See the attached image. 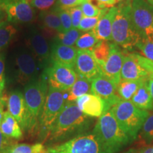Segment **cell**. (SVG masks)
Returning a JSON list of instances; mask_svg holds the SVG:
<instances>
[{"label":"cell","mask_w":153,"mask_h":153,"mask_svg":"<svg viewBox=\"0 0 153 153\" xmlns=\"http://www.w3.org/2000/svg\"><path fill=\"white\" fill-rule=\"evenodd\" d=\"M99 41L92 30H91L80 36V37L76 42L75 48L80 51H92L94 48L99 43Z\"/></svg>","instance_id":"30"},{"label":"cell","mask_w":153,"mask_h":153,"mask_svg":"<svg viewBox=\"0 0 153 153\" xmlns=\"http://www.w3.org/2000/svg\"><path fill=\"white\" fill-rule=\"evenodd\" d=\"M6 16H7V14H6L5 11L1 9H0V23L4 22Z\"/></svg>","instance_id":"46"},{"label":"cell","mask_w":153,"mask_h":153,"mask_svg":"<svg viewBox=\"0 0 153 153\" xmlns=\"http://www.w3.org/2000/svg\"><path fill=\"white\" fill-rule=\"evenodd\" d=\"M148 87H149V90H150V92L151 94V97H152V99L153 101V75H150L149 76Z\"/></svg>","instance_id":"43"},{"label":"cell","mask_w":153,"mask_h":153,"mask_svg":"<svg viewBox=\"0 0 153 153\" xmlns=\"http://www.w3.org/2000/svg\"><path fill=\"white\" fill-rule=\"evenodd\" d=\"M124 1V0H116V2H119V1Z\"/></svg>","instance_id":"50"},{"label":"cell","mask_w":153,"mask_h":153,"mask_svg":"<svg viewBox=\"0 0 153 153\" xmlns=\"http://www.w3.org/2000/svg\"><path fill=\"white\" fill-rule=\"evenodd\" d=\"M8 112L14 117L21 128L26 131L28 114L24 94L19 90L11 91L7 101Z\"/></svg>","instance_id":"16"},{"label":"cell","mask_w":153,"mask_h":153,"mask_svg":"<svg viewBox=\"0 0 153 153\" xmlns=\"http://www.w3.org/2000/svg\"><path fill=\"white\" fill-rule=\"evenodd\" d=\"M75 102L79 110L89 117L99 118L105 112L108 111L104 101L93 94L82 96Z\"/></svg>","instance_id":"17"},{"label":"cell","mask_w":153,"mask_h":153,"mask_svg":"<svg viewBox=\"0 0 153 153\" xmlns=\"http://www.w3.org/2000/svg\"><path fill=\"white\" fill-rule=\"evenodd\" d=\"M78 50L74 47L67 46L56 41L51 45V62L62 63L74 68Z\"/></svg>","instance_id":"19"},{"label":"cell","mask_w":153,"mask_h":153,"mask_svg":"<svg viewBox=\"0 0 153 153\" xmlns=\"http://www.w3.org/2000/svg\"><path fill=\"white\" fill-rule=\"evenodd\" d=\"M146 70L149 73V76L150 75H153V62L152 61L148 60V63H147Z\"/></svg>","instance_id":"44"},{"label":"cell","mask_w":153,"mask_h":153,"mask_svg":"<svg viewBox=\"0 0 153 153\" xmlns=\"http://www.w3.org/2000/svg\"><path fill=\"white\" fill-rule=\"evenodd\" d=\"M149 74L141 65L135 53H128L124 57L120 72V79L125 80H140L148 79Z\"/></svg>","instance_id":"18"},{"label":"cell","mask_w":153,"mask_h":153,"mask_svg":"<svg viewBox=\"0 0 153 153\" xmlns=\"http://www.w3.org/2000/svg\"><path fill=\"white\" fill-rule=\"evenodd\" d=\"M58 12L60 17L61 25H62V33L68 31L72 28V19L68 9H62V10H55Z\"/></svg>","instance_id":"35"},{"label":"cell","mask_w":153,"mask_h":153,"mask_svg":"<svg viewBox=\"0 0 153 153\" xmlns=\"http://www.w3.org/2000/svg\"><path fill=\"white\" fill-rule=\"evenodd\" d=\"M148 79L142 82L131 99V101L135 106L145 111L153 110V101L149 90Z\"/></svg>","instance_id":"21"},{"label":"cell","mask_w":153,"mask_h":153,"mask_svg":"<svg viewBox=\"0 0 153 153\" xmlns=\"http://www.w3.org/2000/svg\"><path fill=\"white\" fill-rule=\"evenodd\" d=\"M133 27L141 38L153 37V6L146 0H131Z\"/></svg>","instance_id":"8"},{"label":"cell","mask_w":153,"mask_h":153,"mask_svg":"<svg viewBox=\"0 0 153 153\" xmlns=\"http://www.w3.org/2000/svg\"><path fill=\"white\" fill-rule=\"evenodd\" d=\"M87 1H89V0H57L53 9L54 10L69 9L81 6L82 4Z\"/></svg>","instance_id":"34"},{"label":"cell","mask_w":153,"mask_h":153,"mask_svg":"<svg viewBox=\"0 0 153 153\" xmlns=\"http://www.w3.org/2000/svg\"><path fill=\"white\" fill-rule=\"evenodd\" d=\"M146 1H148V2L150 3L151 5L153 6V0H146Z\"/></svg>","instance_id":"48"},{"label":"cell","mask_w":153,"mask_h":153,"mask_svg":"<svg viewBox=\"0 0 153 153\" xmlns=\"http://www.w3.org/2000/svg\"><path fill=\"white\" fill-rule=\"evenodd\" d=\"M122 153H140V150H137L135 148H130L128 150H126Z\"/></svg>","instance_id":"47"},{"label":"cell","mask_w":153,"mask_h":153,"mask_svg":"<svg viewBox=\"0 0 153 153\" xmlns=\"http://www.w3.org/2000/svg\"><path fill=\"white\" fill-rule=\"evenodd\" d=\"M81 35V30L72 28L64 33H57L54 41H56L62 45H67V46L72 47L75 45L76 41Z\"/></svg>","instance_id":"29"},{"label":"cell","mask_w":153,"mask_h":153,"mask_svg":"<svg viewBox=\"0 0 153 153\" xmlns=\"http://www.w3.org/2000/svg\"><path fill=\"white\" fill-rule=\"evenodd\" d=\"M48 83L43 74L37 79L25 86L24 97L28 114L26 131L33 132L38 129L39 119L46 100Z\"/></svg>","instance_id":"3"},{"label":"cell","mask_w":153,"mask_h":153,"mask_svg":"<svg viewBox=\"0 0 153 153\" xmlns=\"http://www.w3.org/2000/svg\"><path fill=\"white\" fill-rule=\"evenodd\" d=\"M45 150V146L42 143H36L33 145L12 143L4 151L3 153H40Z\"/></svg>","instance_id":"28"},{"label":"cell","mask_w":153,"mask_h":153,"mask_svg":"<svg viewBox=\"0 0 153 153\" xmlns=\"http://www.w3.org/2000/svg\"><path fill=\"white\" fill-rule=\"evenodd\" d=\"M46 150L49 153H101L97 137L92 133L83 134L50 146Z\"/></svg>","instance_id":"9"},{"label":"cell","mask_w":153,"mask_h":153,"mask_svg":"<svg viewBox=\"0 0 153 153\" xmlns=\"http://www.w3.org/2000/svg\"><path fill=\"white\" fill-rule=\"evenodd\" d=\"M91 123V118L79 110L76 102L66 103L53 124L47 140L53 143L67 141L87 133Z\"/></svg>","instance_id":"1"},{"label":"cell","mask_w":153,"mask_h":153,"mask_svg":"<svg viewBox=\"0 0 153 153\" xmlns=\"http://www.w3.org/2000/svg\"><path fill=\"white\" fill-rule=\"evenodd\" d=\"M108 8H105L102 9L101 11V14L100 16H97V17H86L83 16L82 17L81 22H80L79 26L78 27V29L81 31H88V30H91L95 28V26H97V24H98L99 19L104 14L105 12L107 11V9Z\"/></svg>","instance_id":"33"},{"label":"cell","mask_w":153,"mask_h":153,"mask_svg":"<svg viewBox=\"0 0 153 153\" xmlns=\"http://www.w3.org/2000/svg\"><path fill=\"white\" fill-rule=\"evenodd\" d=\"M68 11L70 14V16H71L72 28L78 29L80 22H81L82 17H83L81 7L79 6V7H73V8L69 9Z\"/></svg>","instance_id":"38"},{"label":"cell","mask_w":153,"mask_h":153,"mask_svg":"<svg viewBox=\"0 0 153 153\" xmlns=\"http://www.w3.org/2000/svg\"><path fill=\"white\" fill-rule=\"evenodd\" d=\"M0 130L6 137L10 139L19 140L23 136L22 128L18 122L8 111L4 113Z\"/></svg>","instance_id":"22"},{"label":"cell","mask_w":153,"mask_h":153,"mask_svg":"<svg viewBox=\"0 0 153 153\" xmlns=\"http://www.w3.org/2000/svg\"><path fill=\"white\" fill-rule=\"evenodd\" d=\"M40 153H49L48 152V151L46 150V149H45V150L44 151H43V152H40Z\"/></svg>","instance_id":"49"},{"label":"cell","mask_w":153,"mask_h":153,"mask_svg":"<svg viewBox=\"0 0 153 153\" xmlns=\"http://www.w3.org/2000/svg\"><path fill=\"white\" fill-rule=\"evenodd\" d=\"M57 0H29L28 2L33 8L45 11L55 6Z\"/></svg>","instance_id":"37"},{"label":"cell","mask_w":153,"mask_h":153,"mask_svg":"<svg viewBox=\"0 0 153 153\" xmlns=\"http://www.w3.org/2000/svg\"><path fill=\"white\" fill-rule=\"evenodd\" d=\"M140 135L146 145H150L153 141V114L145 120L140 129Z\"/></svg>","instance_id":"31"},{"label":"cell","mask_w":153,"mask_h":153,"mask_svg":"<svg viewBox=\"0 0 153 153\" xmlns=\"http://www.w3.org/2000/svg\"><path fill=\"white\" fill-rule=\"evenodd\" d=\"M117 9V7H110L107 9L95 28L91 30L99 41H112V26Z\"/></svg>","instance_id":"20"},{"label":"cell","mask_w":153,"mask_h":153,"mask_svg":"<svg viewBox=\"0 0 153 153\" xmlns=\"http://www.w3.org/2000/svg\"><path fill=\"white\" fill-rule=\"evenodd\" d=\"M140 153H153V148L151 147H147L140 150Z\"/></svg>","instance_id":"45"},{"label":"cell","mask_w":153,"mask_h":153,"mask_svg":"<svg viewBox=\"0 0 153 153\" xmlns=\"http://www.w3.org/2000/svg\"><path fill=\"white\" fill-rule=\"evenodd\" d=\"M82 11L83 16L86 17H97L100 16L102 9H99L98 7H95L89 1H87L80 6Z\"/></svg>","instance_id":"36"},{"label":"cell","mask_w":153,"mask_h":153,"mask_svg":"<svg viewBox=\"0 0 153 153\" xmlns=\"http://www.w3.org/2000/svg\"><path fill=\"white\" fill-rule=\"evenodd\" d=\"M40 20L42 26L45 29L53 30L57 33H62V25L58 12L54 9L42 11L40 14Z\"/></svg>","instance_id":"24"},{"label":"cell","mask_w":153,"mask_h":153,"mask_svg":"<svg viewBox=\"0 0 153 153\" xmlns=\"http://www.w3.org/2000/svg\"><path fill=\"white\" fill-rule=\"evenodd\" d=\"M112 26V41L125 50H133L141 38L133 27L131 17V0L117 7Z\"/></svg>","instance_id":"4"},{"label":"cell","mask_w":153,"mask_h":153,"mask_svg":"<svg viewBox=\"0 0 153 153\" xmlns=\"http://www.w3.org/2000/svg\"><path fill=\"white\" fill-rule=\"evenodd\" d=\"M111 43L106 41H99L91 51L100 68L108 60L111 53Z\"/></svg>","instance_id":"27"},{"label":"cell","mask_w":153,"mask_h":153,"mask_svg":"<svg viewBox=\"0 0 153 153\" xmlns=\"http://www.w3.org/2000/svg\"><path fill=\"white\" fill-rule=\"evenodd\" d=\"M110 111L131 141L137 138L143 123L150 116L148 111L137 108L131 101L122 99Z\"/></svg>","instance_id":"5"},{"label":"cell","mask_w":153,"mask_h":153,"mask_svg":"<svg viewBox=\"0 0 153 153\" xmlns=\"http://www.w3.org/2000/svg\"><path fill=\"white\" fill-rule=\"evenodd\" d=\"M124 53L117 44L111 43V53L108 60L101 68L103 75L117 86L120 81V72L124 60Z\"/></svg>","instance_id":"15"},{"label":"cell","mask_w":153,"mask_h":153,"mask_svg":"<svg viewBox=\"0 0 153 153\" xmlns=\"http://www.w3.org/2000/svg\"><path fill=\"white\" fill-rule=\"evenodd\" d=\"M43 74L48 82L49 86L67 92L78 78L74 68L62 63L51 62L44 69Z\"/></svg>","instance_id":"10"},{"label":"cell","mask_w":153,"mask_h":153,"mask_svg":"<svg viewBox=\"0 0 153 153\" xmlns=\"http://www.w3.org/2000/svg\"><path fill=\"white\" fill-rule=\"evenodd\" d=\"M0 9L5 11L11 24H27L36 16L35 9L28 0H0Z\"/></svg>","instance_id":"11"},{"label":"cell","mask_w":153,"mask_h":153,"mask_svg":"<svg viewBox=\"0 0 153 153\" xmlns=\"http://www.w3.org/2000/svg\"><path fill=\"white\" fill-rule=\"evenodd\" d=\"M38 64L29 49L24 47L17 48L11 55V78L19 83L26 85L40 77Z\"/></svg>","instance_id":"6"},{"label":"cell","mask_w":153,"mask_h":153,"mask_svg":"<svg viewBox=\"0 0 153 153\" xmlns=\"http://www.w3.org/2000/svg\"><path fill=\"white\" fill-rule=\"evenodd\" d=\"M135 48L142 52L145 57L153 62V37L141 38Z\"/></svg>","instance_id":"32"},{"label":"cell","mask_w":153,"mask_h":153,"mask_svg":"<svg viewBox=\"0 0 153 153\" xmlns=\"http://www.w3.org/2000/svg\"><path fill=\"white\" fill-rule=\"evenodd\" d=\"M101 4H102L106 8H110L113 7L115 4L116 3V0H97Z\"/></svg>","instance_id":"41"},{"label":"cell","mask_w":153,"mask_h":153,"mask_svg":"<svg viewBox=\"0 0 153 153\" xmlns=\"http://www.w3.org/2000/svg\"><path fill=\"white\" fill-rule=\"evenodd\" d=\"M6 85L5 79V60L2 53H0V99L3 97Z\"/></svg>","instance_id":"39"},{"label":"cell","mask_w":153,"mask_h":153,"mask_svg":"<svg viewBox=\"0 0 153 153\" xmlns=\"http://www.w3.org/2000/svg\"><path fill=\"white\" fill-rule=\"evenodd\" d=\"M91 94L104 101L107 111L121 100L118 94L117 86L103 74L91 80Z\"/></svg>","instance_id":"13"},{"label":"cell","mask_w":153,"mask_h":153,"mask_svg":"<svg viewBox=\"0 0 153 153\" xmlns=\"http://www.w3.org/2000/svg\"><path fill=\"white\" fill-rule=\"evenodd\" d=\"M78 76L89 81L102 74L101 68L90 51L78 50L74 67Z\"/></svg>","instance_id":"14"},{"label":"cell","mask_w":153,"mask_h":153,"mask_svg":"<svg viewBox=\"0 0 153 153\" xmlns=\"http://www.w3.org/2000/svg\"><path fill=\"white\" fill-rule=\"evenodd\" d=\"M16 33V27L8 21L0 23V51L8 46Z\"/></svg>","instance_id":"26"},{"label":"cell","mask_w":153,"mask_h":153,"mask_svg":"<svg viewBox=\"0 0 153 153\" xmlns=\"http://www.w3.org/2000/svg\"><path fill=\"white\" fill-rule=\"evenodd\" d=\"M145 79L125 80L120 79L117 85V92L122 100L130 101L134 94L136 92L140 86Z\"/></svg>","instance_id":"25"},{"label":"cell","mask_w":153,"mask_h":153,"mask_svg":"<svg viewBox=\"0 0 153 153\" xmlns=\"http://www.w3.org/2000/svg\"><path fill=\"white\" fill-rule=\"evenodd\" d=\"M12 143L11 142V139L6 137L0 130V153H3L4 151Z\"/></svg>","instance_id":"40"},{"label":"cell","mask_w":153,"mask_h":153,"mask_svg":"<svg viewBox=\"0 0 153 153\" xmlns=\"http://www.w3.org/2000/svg\"><path fill=\"white\" fill-rule=\"evenodd\" d=\"M65 93L48 85L46 100L38 123V131L42 140H47L53 124L58 117L67 101Z\"/></svg>","instance_id":"7"},{"label":"cell","mask_w":153,"mask_h":153,"mask_svg":"<svg viewBox=\"0 0 153 153\" xmlns=\"http://www.w3.org/2000/svg\"><path fill=\"white\" fill-rule=\"evenodd\" d=\"M27 39L28 49L33 53L38 62L46 68L51 63V46L46 38L41 32L33 27L28 30Z\"/></svg>","instance_id":"12"},{"label":"cell","mask_w":153,"mask_h":153,"mask_svg":"<svg viewBox=\"0 0 153 153\" xmlns=\"http://www.w3.org/2000/svg\"><path fill=\"white\" fill-rule=\"evenodd\" d=\"M92 133L97 137L101 153H118L132 142L110 110L99 118Z\"/></svg>","instance_id":"2"},{"label":"cell","mask_w":153,"mask_h":153,"mask_svg":"<svg viewBox=\"0 0 153 153\" xmlns=\"http://www.w3.org/2000/svg\"><path fill=\"white\" fill-rule=\"evenodd\" d=\"M67 92V103L75 102L76 99L82 96L91 93V82L78 76L76 81Z\"/></svg>","instance_id":"23"},{"label":"cell","mask_w":153,"mask_h":153,"mask_svg":"<svg viewBox=\"0 0 153 153\" xmlns=\"http://www.w3.org/2000/svg\"><path fill=\"white\" fill-rule=\"evenodd\" d=\"M4 99L1 97L0 99V125H1V120H2L4 116Z\"/></svg>","instance_id":"42"}]
</instances>
